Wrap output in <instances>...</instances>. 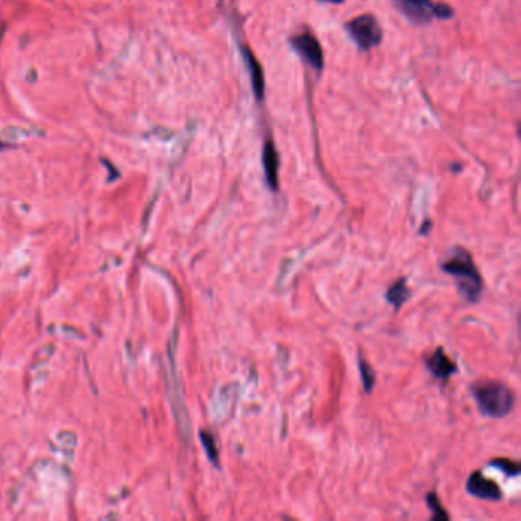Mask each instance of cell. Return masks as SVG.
<instances>
[{
	"mask_svg": "<svg viewBox=\"0 0 521 521\" xmlns=\"http://www.w3.org/2000/svg\"><path fill=\"white\" fill-rule=\"evenodd\" d=\"M442 269L446 274L452 275L457 283L459 292L463 295L465 300L477 301L480 299L483 281L468 251H465L463 248L452 249L448 259L442 263Z\"/></svg>",
	"mask_w": 521,
	"mask_h": 521,
	"instance_id": "6da1fadb",
	"label": "cell"
},
{
	"mask_svg": "<svg viewBox=\"0 0 521 521\" xmlns=\"http://www.w3.org/2000/svg\"><path fill=\"white\" fill-rule=\"evenodd\" d=\"M472 395L483 415L489 417H503L513 408L512 390L497 381H482L472 387Z\"/></svg>",
	"mask_w": 521,
	"mask_h": 521,
	"instance_id": "7a4b0ae2",
	"label": "cell"
},
{
	"mask_svg": "<svg viewBox=\"0 0 521 521\" xmlns=\"http://www.w3.org/2000/svg\"><path fill=\"white\" fill-rule=\"evenodd\" d=\"M395 3L415 23H426L432 17L448 19L452 16L450 6L432 3L431 0H395Z\"/></svg>",
	"mask_w": 521,
	"mask_h": 521,
	"instance_id": "3957f363",
	"label": "cell"
},
{
	"mask_svg": "<svg viewBox=\"0 0 521 521\" xmlns=\"http://www.w3.org/2000/svg\"><path fill=\"white\" fill-rule=\"evenodd\" d=\"M346 28L351 38H354V42L362 51H369L381 43L382 30L373 16L365 14L350 20Z\"/></svg>",
	"mask_w": 521,
	"mask_h": 521,
	"instance_id": "277c9868",
	"label": "cell"
},
{
	"mask_svg": "<svg viewBox=\"0 0 521 521\" xmlns=\"http://www.w3.org/2000/svg\"><path fill=\"white\" fill-rule=\"evenodd\" d=\"M290 45L294 46V49L299 52L314 69H323V49L314 36H310V34H301V36H297L290 40Z\"/></svg>",
	"mask_w": 521,
	"mask_h": 521,
	"instance_id": "5b68a950",
	"label": "cell"
},
{
	"mask_svg": "<svg viewBox=\"0 0 521 521\" xmlns=\"http://www.w3.org/2000/svg\"><path fill=\"white\" fill-rule=\"evenodd\" d=\"M466 489L471 496L477 498L491 500V502H497V500L502 498V489L498 488V485L478 471L471 474L468 482H466Z\"/></svg>",
	"mask_w": 521,
	"mask_h": 521,
	"instance_id": "8992f818",
	"label": "cell"
},
{
	"mask_svg": "<svg viewBox=\"0 0 521 521\" xmlns=\"http://www.w3.org/2000/svg\"><path fill=\"white\" fill-rule=\"evenodd\" d=\"M425 365L437 379H446L457 371V365L443 354L442 349H437L435 354L426 358Z\"/></svg>",
	"mask_w": 521,
	"mask_h": 521,
	"instance_id": "52a82bcc",
	"label": "cell"
},
{
	"mask_svg": "<svg viewBox=\"0 0 521 521\" xmlns=\"http://www.w3.org/2000/svg\"><path fill=\"white\" fill-rule=\"evenodd\" d=\"M263 168H265L269 188L279 189V153H277L273 141H268L263 147Z\"/></svg>",
	"mask_w": 521,
	"mask_h": 521,
	"instance_id": "ba28073f",
	"label": "cell"
},
{
	"mask_svg": "<svg viewBox=\"0 0 521 521\" xmlns=\"http://www.w3.org/2000/svg\"><path fill=\"white\" fill-rule=\"evenodd\" d=\"M243 57H245V62L248 66L249 76H251V83H253V89L257 100H262L263 95H265V78H263V71L262 66L257 62V58L254 57L253 51L245 49L243 51Z\"/></svg>",
	"mask_w": 521,
	"mask_h": 521,
	"instance_id": "9c48e42d",
	"label": "cell"
},
{
	"mask_svg": "<svg viewBox=\"0 0 521 521\" xmlns=\"http://www.w3.org/2000/svg\"><path fill=\"white\" fill-rule=\"evenodd\" d=\"M408 297H410V290L404 279L397 280L395 284H391L387 292V300L393 304L396 309L401 308L402 304L408 300Z\"/></svg>",
	"mask_w": 521,
	"mask_h": 521,
	"instance_id": "30bf717a",
	"label": "cell"
},
{
	"mask_svg": "<svg viewBox=\"0 0 521 521\" xmlns=\"http://www.w3.org/2000/svg\"><path fill=\"white\" fill-rule=\"evenodd\" d=\"M36 133L37 130H34V128H25L20 126H6L0 130V138L8 142H16L22 138H30Z\"/></svg>",
	"mask_w": 521,
	"mask_h": 521,
	"instance_id": "8fae6325",
	"label": "cell"
},
{
	"mask_svg": "<svg viewBox=\"0 0 521 521\" xmlns=\"http://www.w3.org/2000/svg\"><path fill=\"white\" fill-rule=\"evenodd\" d=\"M200 441L202 443H204V448L207 451V456L209 457V460H211L213 463H218L219 454H218V450H216V442L213 436L207 431H200Z\"/></svg>",
	"mask_w": 521,
	"mask_h": 521,
	"instance_id": "7c38bea8",
	"label": "cell"
},
{
	"mask_svg": "<svg viewBox=\"0 0 521 521\" xmlns=\"http://www.w3.org/2000/svg\"><path fill=\"white\" fill-rule=\"evenodd\" d=\"M426 503H428V506L431 507V512H432V518L436 520H448L450 516L443 511V507L441 506V503H439V498L437 496H435V494H428V497H426Z\"/></svg>",
	"mask_w": 521,
	"mask_h": 521,
	"instance_id": "4fadbf2b",
	"label": "cell"
},
{
	"mask_svg": "<svg viewBox=\"0 0 521 521\" xmlns=\"http://www.w3.org/2000/svg\"><path fill=\"white\" fill-rule=\"evenodd\" d=\"M360 370H361L364 387H365V390L370 391L371 387H373V384H375V371L364 360H360Z\"/></svg>",
	"mask_w": 521,
	"mask_h": 521,
	"instance_id": "5bb4252c",
	"label": "cell"
},
{
	"mask_svg": "<svg viewBox=\"0 0 521 521\" xmlns=\"http://www.w3.org/2000/svg\"><path fill=\"white\" fill-rule=\"evenodd\" d=\"M492 466H497V468L503 470L507 476H517V474L520 472V465L512 462V460H507V459H496L494 462H491Z\"/></svg>",
	"mask_w": 521,
	"mask_h": 521,
	"instance_id": "9a60e30c",
	"label": "cell"
},
{
	"mask_svg": "<svg viewBox=\"0 0 521 521\" xmlns=\"http://www.w3.org/2000/svg\"><path fill=\"white\" fill-rule=\"evenodd\" d=\"M327 2H334V3H340L343 0H327Z\"/></svg>",
	"mask_w": 521,
	"mask_h": 521,
	"instance_id": "2e32d148",
	"label": "cell"
}]
</instances>
